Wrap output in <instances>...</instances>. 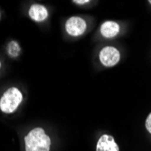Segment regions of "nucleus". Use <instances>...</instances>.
I'll return each mask as SVG.
<instances>
[{
	"mask_svg": "<svg viewBox=\"0 0 151 151\" xmlns=\"http://www.w3.org/2000/svg\"><path fill=\"white\" fill-rule=\"evenodd\" d=\"M51 139L43 128H35L24 137L25 151H50Z\"/></svg>",
	"mask_w": 151,
	"mask_h": 151,
	"instance_id": "f257e3e1",
	"label": "nucleus"
},
{
	"mask_svg": "<svg viewBox=\"0 0 151 151\" xmlns=\"http://www.w3.org/2000/svg\"><path fill=\"white\" fill-rule=\"evenodd\" d=\"M23 101V94L17 88L12 87L7 89L0 99V109L6 114H11L17 111V109Z\"/></svg>",
	"mask_w": 151,
	"mask_h": 151,
	"instance_id": "f03ea898",
	"label": "nucleus"
},
{
	"mask_svg": "<svg viewBox=\"0 0 151 151\" xmlns=\"http://www.w3.org/2000/svg\"><path fill=\"white\" fill-rule=\"evenodd\" d=\"M100 61L106 67L115 66L120 59L119 50L113 46H105L100 52Z\"/></svg>",
	"mask_w": 151,
	"mask_h": 151,
	"instance_id": "7ed1b4c3",
	"label": "nucleus"
},
{
	"mask_svg": "<svg viewBox=\"0 0 151 151\" xmlns=\"http://www.w3.org/2000/svg\"><path fill=\"white\" fill-rule=\"evenodd\" d=\"M87 29V24L84 19L79 17H72L65 23V30L72 36L83 35Z\"/></svg>",
	"mask_w": 151,
	"mask_h": 151,
	"instance_id": "20e7f679",
	"label": "nucleus"
},
{
	"mask_svg": "<svg viewBox=\"0 0 151 151\" xmlns=\"http://www.w3.org/2000/svg\"><path fill=\"white\" fill-rule=\"evenodd\" d=\"M96 151H119V147L112 136L103 134L97 142Z\"/></svg>",
	"mask_w": 151,
	"mask_h": 151,
	"instance_id": "39448f33",
	"label": "nucleus"
},
{
	"mask_svg": "<svg viewBox=\"0 0 151 151\" xmlns=\"http://www.w3.org/2000/svg\"><path fill=\"white\" fill-rule=\"evenodd\" d=\"M29 17L35 22H43L47 19L49 13L46 7L40 4H33L28 10Z\"/></svg>",
	"mask_w": 151,
	"mask_h": 151,
	"instance_id": "423d86ee",
	"label": "nucleus"
},
{
	"mask_svg": "<svg viewBox=\"0 0 151 151\" xmlns=\"http://www.w3.org/2000/svg\"><path fill=\"white\" fill-rule=\"evenodd\" d=\"M119 33V25L113 21H106L101 26V34L105 38H114Z\"/></svg>",
	"mask_w": 151,
	"mask_h": 151,
	"instance_id": "0eeeda50",
	"label": "nucleus"
},
{
	"mask_svg": "<svg viewBox=\"0 0 151 151\" xmlns=\"http://www.w3.org/2000/svg\"><path fill=\"white\" fill-rule=\"evenodd\" d=\"M145 126H146L147 130L151 134V112L149 113V115L147 116V118L146 119V124H145Z\"/></svg>",
	"mask_w": 151,
	"mask_h": 151,
	"instance_id": "6e6552de",
	"label": "nucleus"
},
{
	"mask_svg": "<svg viewBox=\"0 0 151 151\" xmlns=\"http://www.w3.org/2000/svg\"><path fill=\"white\" fill-rule=\"evenodd\" d=\"M73 3L77 5H84L89 3V0H73Z\"/></svg>",
	"mask_w": 151,
	"mask_h": 151,
	"instance_id": "1a4fd4ad",
	"label": "nucleus"
},
{
	"mask_svg": "<svg viewBox=\"0 0 151 151\" xmlns=\"http://www.w3.org/2000/svg\"><path fill=\"white\" fill-rule=\"evenodd\" d=\"M149 3H150V5H151V0H149V1H148Z\"/></svg>",
	"mask_w": 151,
	"mask_h": 151,
	"instance_id": "9d476101",
	"label": "nucleus"
},
{
	"mask_svg": "<svg viewBox=\"0 0 151 151\" xmlns=\"http://www.w3.org/2000/svg\"><path fill=\"white\" fill-rule=\"evenodd\" d=\"M0 68H1V62H0Z\"/></svg>",
	"mask_w": 151,
	"mask_h": 151,
	"instance_id": "9b49d317",
	"label": "nucleus"
}]
</instances>
